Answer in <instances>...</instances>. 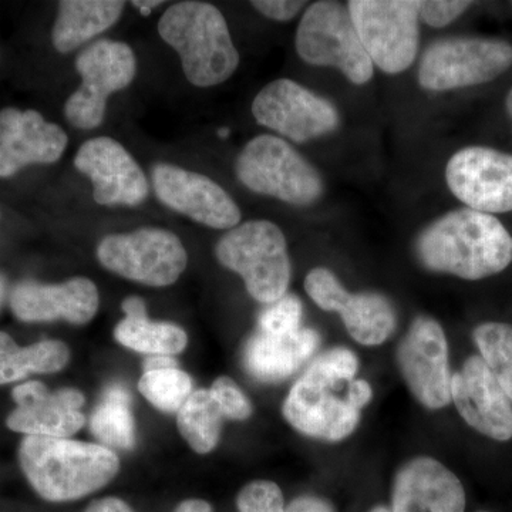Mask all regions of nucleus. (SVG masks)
Instances as JSON below:
<instances>
[{"instance_id":"obj_1","label":"nucleus","mask_w":512,"mask_h":512,"mask_svg":"<svg viewBox=\"0 0 512 512\" xmlns=\"http://www.w3.org/2000/svg\"><path fill=\"white\" fill-rule=\"evenodd\" d=\"M416 254L429 271L480 281L511 265L512 235L494 215L458 208L423 229Z\"/></svg>"},{"instance_id":"obj_2","label":"nucleus","mask_w":512,"mask_h":512,"mask_svg":"<svg viewBox=\"0 0 512 512\" xmlns=\"http://www.w3.org/2000/svg\"><path fill=\"white\" fill-rule=\"evenodd\" d=\"M357 367L352 350L335 348L322 353L286 397L282 407L286 421L312 439L335 443L349 437L362 412L349 400Z\"/></svg>"},{"instance_id":"obj_3","label":"nucleus","mask_w":512,"mask_h":512,"mask_svg":"<svg viewBox=\"0 0 512 512\" xmlns=\"http://www.w3.org/2000/svg\"><path fill=\"white\" fill-rule=\"evenodd\" d=\"M19 463L33 490L50 503L96 493L120 470L119 457L109 447L50 437L26 436Z\"/></svg>"},{"instance_id":"obj_4","label":"nucleus","mask_w":512,"mask_h":512,"mask_svg":"<svg viewBox=\"0 0 512 512\" xmlns=\"http://www.w3.org/2000/svg\"><path fill=\"white\" fill-rule=\"evenodd\" d=\"M157 29L180 56L192 86H218L237 72L239 53L217 6L197 0L174 3L158 20Z\"/></svg>"},{"instance_id":"obj_5","label":"nucleus","mask_w":512,"mask_h":512,"mask_svg":"<svg viewBox=\"0 0 512 512\" xmlns=\"http://www.w3.org/2000/svg\"><path fill=\"white\" fill-rule=\"evenodd\" d=\"M215 256L244 279L256 302L271 305L288 292L291 259L284 232L274 222L254 220L229 229L215 245Z\"/></svg>"},{"instance_id":"obj_6","label":"nucleus","mask_w":512,"mask_h":512,"mask_svg":"<svg viewBox=\"0 0 512 512\" xmlns=\"http://www.w3.org/2000/svg\"><path fill=\"white\" fill-rule=\"evenodd\" d=\"M235 173L248 190L298 207L318 201L325 190L319 171L272 134L256 136L242 148Z\"/></svg>"},{"instance_id":"obj_7","label":"nucleus","mask_w":512,"mask_h":512,"mask_svg":"<svg viewBox=\"0 0 512 512\" xmlns=\"http://www.w3.org/2000/svg\"><path fill=\"white\" fill-rule=\"evenodd\" d=\"M295 46L303 62L335 67L356 86L369 83L375 73L348 6L339 2L322 0L309 6L299 23Z\"/></svg>"},{"instance_id":"obj_8","label":"nucleus","mask_w":512,"mask_h":512,"mask_svg":"<svg viewBox=\"0 0 512 512\" xmlns=\"http://www.w3.org/2000/svg\"><path fill=\"white\" fill-rule=\"evenodd\" d=\"M512 67V45L490 37H447L427 47L419 83L430 92H450L494 82Z\"/></svg>"},{"instance_id":"obj_9","label":"nucleus","mask_w":512,"mask_h":512,"mask_svg":"<svg viewBox=\"0 0 512 512\" xmlns=\"http://www.w3.org/2000/svg\"><path fill=\"white\" fill-rule=\"evenodd\" d=\"M348 9L373 66L387 74L412 66L419 52V2L352 0Z\"/></svg>"},{"instance_id":"obj_10","label":"nucleus","mask_w":512,"mask_h":512,"mask_svg":"<svg viewBox=\"0 0 512 512\" xmlns=\"http://www.w3.org/2000/svg\"><path fill=\"white\" fill-rule=\"evenodd\" d=\"M97 258L114 274L154 288L175 284L188 264L181 239L163 228L109 235L101 239Z\"/></svg>"},{"instance_id":"obj_11","label":"nucleus","mask_w":512,"mask_h":512,"mask_svg":"<svg viewBox=\"0 0 512 512\" xmlns=\"http://www.w3.org/2000/svg\"><path fill=\"white\" fill-rule=\"evenodd\" d=\"M76 70L82 84L64 104V116L79 130H94L103 123L111 94L136 79V55L126 43L99 40L77 56Z\"/></svg>"},{"instance_id":"obj_12","label":"nucleus","mask_w":512,"mask_h":512,"mask_svg":"<svg viewBox=\"0 0 512 512\" xmlns=\"http://www.w3.org/2000/svg\"><path fill=\"white\" fill-rule=\"evenodd\" d=\"M256 123L295 143L328 136L339 127V111L325 97L291 79L266 84L252 103Z\"/></svg>"},{"instance_id":"obj_13","label":"nucleus","mask_w":512,"mask_h":512,"mask_svg":"<svg viewBox=\"0 0 512 512\" xmlns=\"http://www.w3.org/2000/svg\"><path fill=\"white\" fill-rule=\"evenodd\" d=\"M397 363L410 392L426 409L451 403V370L446 333L437 320L417 316L399 349Z\"/></svg>"},{"instance_id":"obj_14","label":"nucleus","mask_w":512,"mask_h":512,"mask_svg":"<svg viewBox=\"0 0 512 512\" xmlns=\"http://www.w3.org/2000/svg\"><path fill=\"white\" fill-rule=\"evenodd\" d=\"M448 188L467 208L484 214L512 211V154L495 148H461L448 160Z\"/></svg>"},{"instance_id":"obj_15","label":"nucleus","mask_w":512,"mask_h":512,"mask_svg":"<svg viewBox=\"0 0 512 512\" xmlns=\"http://www.w3.org/2000/svg\"><path fill=\"white\" fill-rule=\"evenodd\" d=\"M305 289L320 309L339 313L349 335L360 345H382L396 329V311L386 296L350 293L329 269H312L306 276Z\"/></svg>"},{"instance_id":"obj_16","label":"nucleus","mask_w":512,"mask_h":512,"mask_svg":"<svg viewBox=\"0 0 512 512\" xmlns=\"http://www.w3.org/2000/svg\"><path fill=\"white\" fill-rule=\"evenodd\" d=\"M151 177L158 200L170 210L205 227L225 231L241 222L237 202L207 175L171 164H157Z\"/></svg>"},{"instance_id":"obj_17","label":"nucleus","mask_w":512,"mask_h":512,"mask_svg":"<svg viewBox=\"0 0 512 512\" xmlns=\"http://www.w3.org/2000/svg\"><path fill=\"white\" fill-rule=\"evenodd\" d=\"M74 167L92 181L97 204L137 207L147 200L150 187L143 168L114 138L87 140L74 157Z\"/></svg>"},{"instance_id":"obj_18","label":"nucleus","mask_w":512,"mask_h":512,"mask_svg":"<svg viewBox=\"0 0 512 512\" xmlns=\"http://www.w3.org/2000/svg\"><path fill=\"white\" fill-rule=\"evenodd\" d=\"M451 400L471 429L488 439H512V404L480 356L468 357L451 377Z\"/></svg>"},{"instance_id":"obj_19","label":"nucleus","mask_w":512,"mask_h":512,"mask_svg":"<svg viewBox=\"0 0 512 512\" xmlns=\"http://www.w3.org/2000/svg\"><path fill=\"white\" fill-rule=\"evenodd\" d=\"M69 137L36 110H0V178H9L33 164H53L62 158Z\"/></svg>"},{"instance_id":"obj_20","label":"nucleus","mask_w":512,"mask_h":512,"mask_svg":"<svg viewBox=\"0 0 512 512\" xmlns=\"http://www.w3.org/2000/svg\"><path fill=\"white\" fill-rule=\"evenodd\" d=\"M12 397L16 409L9 414L6 424L16 433L67 439L86 423V417L80 412L84 396L79 390L49 392L43 383L28 382L16 386Z\"/></svg>"},{"instance_id":"obj_21","label":"nucleus","mask_w":512,"mask_h":512,"mask_svg":"<svg viewBox=\"0 0 512 512\" xmlns=\"http://www.w3.org/2000/svg\"><path fill=\"white\" fill-rule=\"evenodd\" d=\"M99 305V289L89 278H72L57 285L23 281L10 293L13 315L28 323L63 319L84 325L96 316Z\"/></svg>"},{"instance_id":"obj_22","label":"nucleus","mask_w":512,"mask_h":512,"mask_svg":"<svg viewBox=\"0 0 512 512\" xmlns=\"http://www.w3.org/2000/svg\"><path fill=\"white\" fill-rule=\"evenodd\" d=\"M392 512H464L460 478L436 458L407 461L394 477Z\"/></svg>"},{"instance_id":"obj_23","label":"nucleus","mask_w":512,"mask_h":512,"mask_svg":"<svg viewBox=\"0 0 512 512\" xmlns=\"http://www.w3.org/2000/svg\"><path fill=\"white\" fill-rule=\"evenodd\" d=\"M320 345L315 329L301 328L289 335H266L258 332L244 348V366L258 382H281L292 376Z\"/></svg>"},{"instance_id":"obj_24","label":"nucleus","mask_w":512,"mask_h":512,"mask_svg":"<svg viewBox=\"0 0 512 512\" xmlns=\"http://www.w3.org/2000/svg\"><path fill=\"white\" fill-rule=\"evenodd\" d=\"M126 3L120 0H62L52 30L57 52L70 53L116 25Z\"/></svg>"},{"instance_id":"obj_25","label":"nucleus","mask_w":512,"mask_h":512,"mask_svg":"<svg viewBox=\"0 0 512 512\" xmlns=\"http://www.w3.org/2000/svg\"><path fill=\"white\" fill-rule=\"evenodd\" d=\"M69 359V348L59 340H42L22 348L8 333L0 332V386L30 375L60 372Z\"/></svg>"},{"instance_id":"obj_26","label":"nucleus","mask_w":512,"mask_h":512,"mask_svg":"<svg viewBox=\"0 0 512 512\" xmlns=\"http://www.w3.org/2000/svg\"><path fill=\"white\" fill-rule=\"evenodd\" d=\"M131 397L126 387L113 384L104 392L103 402L90 419V430L104 447L131 450L136 444V424L131 413Z\"/></svg>"},{"instance_id":"obj_27","label":"nucleus","mask_w":512,"mask_h":512,"mask_svg":"<svg viewBox=\"0 0 512 512\" xmlns=\"http://www.w3.org/2000/svg\"><path fill=\"white\" fill-rule=\"evenodd\" d=\"M120 345L138 353L170 356L183 352L188 336L183 328L170 322H154L148 316L124 318L114 329Z\"/></svg>"},{"instance_id":"obj_28","label":"nucleus","mask_w":512,"mask_h":512,"mask_svg":"<svg viewBox=\"0 0 512 512\" xmlns=\"http://www.w3.org/2000/svg\"><path fill=\"white\" fill-rule=\"evenodd\" d=\"M181 436L198 454H208L220 441L222 414L211 390H195L177 412Z\"/></svg>"},{"instance_id":"obj_29","label":"nucleus","mask_w":512,"mask_h":512,"mask_svg":"<svg viewBox=\"0 0 512 512\" xmlns=\"http://www.w3.org/2000/svg\"><path fill=\"white\" fill-rule=\"evenodd\" d=\"M473 340L481 359L512 402V325L481 323L474 329Z\"/></svg>"},{"instance_id":"obj_30","label":"nucleus","mask_w":512,"mask_h":512,"mask_svg":"<svg viewBox=\"0 0 512 512\" xmlns=\"http://www.w3.org/2000/svg\"><path fill=\"white\" fill-rule=\"evenodd\" d=\"M192 379L178 367L144 372L138 382V390L164 413H174L183 407L192 394Z\"/></svg>"},{"instance_id":"obj_31","label":"nucleus","mask_w":512,"mask_h":512,"mask_svg":"<svg viewBox=\"0 0 512 512\" xmlns=\"http://www.w3.org/2000/svg\"><path fill=\"white\" fill-rule=\"evenodd\" d=\"M303 305L301 299L286 293L284 298L268 305L258 318V332L266 335H289L301 329Z\"/></svg>"},{"instance_id":"obj_32","label":"nucleus","mask_w":512,"mask_h":512,"mask_svg":"<svg viewBox=\"0 0 512 512\" xmlns=\"http://www.w3.org/2000/svg\"><path fill=\"white\" fill-rule=\"evenodd\" d=\"M238 512H285L284 494L272 481H254L237 497Z\"/></svg>"},{"instance_id":"obj_33","label":"nucleus","mask_w":512,"mask_h":512,"mask_svg":"<svg viewBox=\"0 0 512 512\" xmlns=\"http://www.w3.org/2000/svg\"><path fill=\"white\" fill-rule=\"evenodd\" d=\"M210 390L225 419L241 421L251 417L252 404L231 377L215 380Z\"/></svg>"},{"instance_id":"obj_34","label":"nucleus","mask_w":512,"mask_h":512,"mask_svg":"<svg viewBox=\"0 0 512 512\" xmlns=\"http://www.w3.org/2000/svg\"><path fill=\"white\" fill-rule=\"evenodd\" d=\"M473 6V2L458 0H423L419 2V16L431 28H444L460 18Z\"/></svg>"},{"instance_id":"obj_35","label":"nucleus","mask_w":512,"mask_h":512,"mask_svg":"<svg viewBox=\"0 0 512 512\" xmlns=\"http://www.w3.org/2000/svg\"><path fill=\"white\" fill-rule=\"evenodd\" d=\"M251 5L258 10L265 18L276 20V22H288L298 15L306 2H295V0H254Z\"/></svg>"},{"instance_id":"obj_36","label":"nucleus","mask_w":512,"mask_h":512,"mask_svg":"<svg viewBox=\"0 0 512 512\" xmlns=\"http://www.w3.org/2000/svg\"><path fill=\"white\" fill-rule=\"evenodd\" d=\"M285 512H335V508L323 498L303 495V497L293 500L285 508Z\"/></svg>"},{"instance_id":"obj_37","label":"nucleus","mask_w":512,"mask_h":512,"mask_svg":"<svg viewBox=\"0 0 512 512\" xmlns=\"http://www.w3.org/2000/svg\"><path fill=\"white\" fill-rule=\"evenodd\" d=\"M373 390L365 380H353L349 387V400L353 406L362 410L372 400Z\"/></svg>"},{"instance_id":"obj_38","label":"nucleus","mask_w":512,"mask_h":512,"mask_svg":"<svg viewBox=\"0 0 512 512\" xmlns=\"http://www.w3.org/2000/svg\"><path fill=\"white\" fill-rule=\"evenodd\" d=\"M84 512H134L130 505L116 497L101 498L94 501Z\"/></svg>"},{"instance_id":"obj_39","label":"nucleus","mask_w":512,"mask_h":512,"mask_svg":"<svg viewBox=\"0 0 512 512\" xmlns=\"http://www.w3.org/2000/svg\"><path fill=\"white\" fill-rule=\"evenodd\" d=\"M124 313H126V318H141V316H147V308L146 303H144L143 299L137 298V296H131V298H127L126 301L121 305Z\"/></svg>"},{"instance_id":"obj_40","label":"nucleus","mask_w":512,"mask_h":512,"mask_svg":"<svg viewBox=\"0 0 512 512\" xmlns=\"http://www.w3.org/2000/svg\"><path fill=\"white\" fill-rule=\"evenodd\" d=\"M168 367H177V360L170 356H153L148 357L146 362H144V372L168 369Z\"/></svg>"},{"instance_id":"obj_41","label":"nucleus","mask_w":512,"mask_h":512,"mask_svg":"<svg viewBox=\"0 0 512 512\" xmlns=\"http://www.w3.org/2000/svg\"><path fill=\"white\" fill-rule=\"evenodd\" d=\"M174 512H212V507L204 500H185Z\"/></svg>"},{"instance_id":"obj_42","label":"nucleus","mask_w":512,"mask_h":512,"mask_svg":"<svg viewBox=\"0 0 512 512\" xmlns=\"http://www.w3.org/2000/svg\"><path fill=\"white\" fill-rule=\"evenodd\" d=\"M163 2H133V5L136 6L137 9H140L144 15L150 13L151 10L158 8Z\"/></svg>"},{"instance_id":"obj_43","label":"nucleus","mask_w":512,"mask_h":512,"mask_svg":"<svg viewBox=\"0 0 512 512\" xmlns=\"http://www.w3.org/2000/svg\"><path fill=\"white\" fill-rule=\"evenodd\" d=\"M6 296V278L5 275L0 274V306H2L3 299Z\"/></svg>"},{"instance_id":"obj_44","label":"nucleus","mask_w":512,"mask_h":512,"mask_svg":"<svg viewBox=\"0 0 512 512\" xmlns=\"http://www.w3.org/2000/svg\"><path fill=\"white\" fill-rule=\"evenodd\" d=\"M505 110H507L508 117L512 121V89L508 92L507 99H505Z\"/></svg>"},{"instance_id":"obj_45","label":"nucleus","mask_w":512,"mask_h":512,"mask_svg":"<svg viewBox=\"0 0 512 512\" xmlns=\"http://www.w3.org/2000/svg\"><path fill=\"white\" fill-rule=\"evenodd\" d=\"M370 512H392L389 508L384 507V505H377V507L373 508Z\"/></svg>"},{"instance_id":"obj_46","label":"nucleus","mask_w":512,"mask_h":512,"mask_svg":"<svg viewBox=\"0 0 512 512\" xmlns=\"http://www.w3.org/2000/svg\"><path fill=\"white\" fill-rule=\"evenodd\" d=\"M480 512H487V511H480Z\"/></svg>"}]
</instances>
